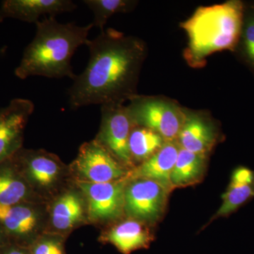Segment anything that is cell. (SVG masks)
Wrapping results in <instances>:
<instances>
[{
  "mask_svg": "<svg viewBox=\"0 0 254 254\" xmlns=\"http://www.w3.org/2000/svg\"><path fill=\"white\" fill-rule=\"evenodd\" d=\"M86 46L89 50L86 67L68 90L71 109L125 104L138 94L137 86L148 50L143 40L108 28L88 40Z\"/></svg>",
  "mask_w": 254,
  "mask_h": 254,
  "instance_id": "6da1fadb",
  "label": "cell"
},
{
  "mask_svg": "<svg viewBox=\"0 0 254 254\" xmlns=\"http://www.w3.org/2000/svg\"><path fill=\"white\" fill-rule=\"evenodd\" d=\"M36 25V36L26 47L15 75L21 79L37 76L74 79L71 58L78 48L86 46L93 23H61L55 16H46Z\"/></svg>",
  "mask_w": 254,
  "mask_h": 254,
  "instance_id": "7a4b0ae2",
  "label": "cell"
},
{
  "mask_svg": "<svg viewBox=\"0 0 254 254\" xmlns=\"http://www.w3.org/2000/svg\"><path fill=\"white\" fill-rule=\"evenodd\" d=\"M245 1L229 0L200 6L180 26L186 33L184 51L187 63L193 68L205 66L207 58L218 52L235 51L240 40Z\"/></svg>",
  "mask_w": 254,
  "mask_h": 254,
  "instance_id": "3957f363",
  "label": "cell"
},
{
  "mask_svg": "<svg viewBox=\"0 0 254 254\" xmlns=\"http://www.w3.org/2000/svg\"><path fill=\"white\" fill-rule=\"evenodd\" d=\"M126 106L133 125L150 128L166 141H177L186 119V108L175 100L138 94Z\"/></svg>",
  "mask_w": 254,
  "mask_h": 254,
  "instance_id": "277c9868",
  "label": "cell"
},
{
  "mask_svg": "<svg viewBox=\"0 0 254 254\" xmlns=\"http://www.w3.org/2000/svg\"><path fill=\"white\" fill-rule=\"evenodd\" d=\"M170 192L153 180L135 179L125 189V210L138 221L154 223L165 213Z\"/></svg>",
  "mask_w": 254,
  "mask_h": 254,
  "instance_id": "5b68a950",
  "label": "cell"
},
{
  "mask_svg": "<svg viewBox=\"0 0 254 254\" xmlns=\"http://www.w3.org/2000/svg\"><path fill=\"white\" fill-rule=\"evenodd\" d=\"M101 127L97 141L117 160L126 165L133 163L128 141L133 124L123 103L101 105Z\"/></svg>",
  "mask_w": 254,
  "mask_h": 254,
  "instance_id": "8992f818",
  "label": "cell"
},
{
  "mask_svg": "<svg viewBox=\"0 0 254 254\" xmlns=\"http://www.w3.org/2000/svg\"><path fill=\"white\" fill-rule=\"evenodd\" d=\"M74 166L85 181L92 183L117 181L125 175L121 164L96 139L82 145Z\"/></svg>",
  "mask_w": 254,
  "mask_h": 254,
  "instance_id": "52a82bcc",
  "label": "cell"
},
{
  "mask_svg": "<svg viewBox=\"0 0 254 254\" xmlns=\"http://www.w3.org/2000/svg\"><path fill=\"white\" fill-rule=\"evenodd\" d=\"M86 195L90 218L94 220H113L120 217L125 210V181L92 183L78 182Z\"/></svg>",
  "mask_w": 254,
  "mask_h": 254,
  "instance_id": "ba28073f",
  "label": "cell"
},
{
  "mask_svg": "<svg viewBox=\"0 0 254 254\" xmlns=\"http://www.w3.org/2000/svg\"><path fill=\"white\" fill-rule=\"evenodd\" d=\"M220 134L209 115L186 108V119L177 141L183 149L208 155L220 139Z\"/></svg>",
  "mask_w": 254,
  "mask_h": 254,
  "instance_id": "9c48e42d",
  "label": "cell"
},
{
  "mask_svg": "<svg viewBox=\"0 0 254 254\" xmlns=\"http://www.w3.org/2000/svg\"><path fill=\"white\" fill-rule=\"evenodd\" d=\"M34 111L31 100L16 98L0 110V161L20 146L23 129Z\"/></svg>",
  "mask_w": 254,
  "mask_h": 254,
  "instance_id": "30bf717a",
  "label": "cell"
},
{
  "mask_svg": "<svg viewBox=\"0 0 254 254\" xmlns=\"http://www.w3.org/2000/svg\"><path fill=\"white\" fill-rule=\"evenodd\" d=\"M76 8L71 0H6L0 6V21L12 18L36 23L46 16L55 17Z\"/></svg>",
  "mask_w": 254,
  "mask_h": 254,
  "instance_id": "8fae6325",
  "label": "cell"
},
{
  "mask_svg": "<svg viewBox=\"0 0 254 254\" xmlns=\"http://www.w3.org/2000/svg\"><path fill=\"white\" fill-rule=\"evenodd\" d=\"M180 149L177 141L165 142L157 153L135 169L133 172V178L153 180L171 191L173 188L170 176Z\"/></svg>",
  "mask_w": 254,
  "mask_h": 254,
  "instance_id": "7c38bea8",
  "label": "cell"
},
{
  "mask_svg": "<svg viewBox=\"0 0 254 254\" xmlns=\"http://www.w3.org/2000/svg\"><path fill=\"white\" fill-rule=\"evenodd\" d=\"M254 198V171L245 166L237 167L232 173L222 203L212 220L228 217Z\"/></svg>",
  "mask_w": 254,
  "mask_h": 254,
  "instance_id": "4fadbf2b",
  "label": "cell"
},
{
  "mask_svg": "<svg viewBox=\"0 0 254 254\" xmlns=\"http://www.w3.org/2000/svg\"><path fill=\"white\" fill-rule=\"evenodd\" d=\"M107 240L121 253L130 254L134 251L147 248L153 237L141 222L127 220L113 227Z\"/></svg>",
  "mask_w": 254,
  "mask_h": 254,
  "instance_id": "5bb4252c",
  "label": "cell"
},
{
  "mask_svg": "<svg viewBox=\"0 0 254 254\" xmlns=\"http://www.w3.org/2000/svg\"><path fill=\"white\" fill-rule=\"evenodd\" d=\"M207 160V155L193 153L180 148L170 176L173 188L186 187L199 182L205 173Z\"/></svg>",
  "mask_w": 254,
  "mask_h": 254,
  "instance_id": "9a60e30c",
  "label": "cell"
},
{
  "mask_svg": "<svg viewBox=\"0 0 254 254\" xmlns=\"http://www.w3.org/2000/svg\"><path fill=\"white\" fill-rule=\"evenodd\" d=\"M165 142L163 137L157 132L145 127L133 125L128 141L132 161L136 160L143 163L157 153Z\"/></svg>",
  "mask_w": 254,
  "mask_h": 254,
  "instance_id": "2e32d148",
  "label": "cell"
},
{
  "mask_svg": "<svg viewBox=\"0 0 254 254\" xmlns=\"http://www.w3.org/2000/svg\"><path fill=\"white\" fill-rule=\"evenodd\" d=\"M83 213V205L80 198L74 193H66L53 207L52 222L58 230H68L81 220Z\"/></svg>",
  "mask_w": 254,
  "mask_h": 254,
  "instance_id": "e0dca14e",
  "label": "cell"
},
{
  "mask_svg": "<svg viewBox=\"0 0 254 254\" xmlns=\"http://www.w3.org/2000/svg\"><path fill=\"white\" fill-rule=\"evenodd\" d=\"M233 53L254 76V1H245L242 32Z\"/></svg>",
  "mask_w": 254,
  "mask_h": 254,
  "instance_id": "ac0fdd59",
  "label": "cell"
},
{
  "mask_svg": "<svg viewBox=\"0 0 254 254\" xmlns=\"http://www.w3.org/2000/svg\"><path fill=\"white\" fill-rule=\"evenodd\" d=\"M0 222L10 232L23 235L33 231L37 225V216L28 207L0 204Z\"/></svg>",
  "mask_w": 254,
  "mask_h": 254,
  "instance_id": "d6986e66",
  "label": "cell"
},
{
  "mask_svg": "<svg viewBox=\"0 0 254 254\" xmlns=\"http://www.w3.org/2000/svg\"><path fill=\"white\" fill-rule=\"evenodd\" d=\"M83 2L93 12V27L99 28L101 31L113 15L130 12L138 4L133 0H84Z\"/></svg>",
  "mask_w": 254,
  "mask_h": 254,
  "instance_id": "ffe728a7",
  "label": "cell"
},
{
  "mask_svg": "<svg viewBox=\"0 0 254 254\" xmlns=\"http://www.w3.org/2000/svg\"><path fill=\"white\" fill-rule=\"evenodd\" d=\"M28 172L32 178L42 186H49L59 175L60 167L56 159L45 153L29 155Z\"/></svg>",
  "mask_w": 254,
  "mask_h": 254,
  "instance_id": "44dd1931",
  "label": "cell"
},
{
  "mask_svg": "<svg viewBox=\"0 0 254 254\" xmlns=\"http://www.w3.org/2000/svg\"><path fill=\"white\" fill-rule=\"evenodd\" d=\"M10 171L0 173V204L13 205L26 196V185Z\"/></svg>",
  "mask_w": 254,
  "mask_h": 254,
  "instance_id": "7402d4cb",
  "label": "cell"
},
{
  "mask_svg": "<svg viewBox=\"0 0 254 254\" xmlns=\"http://www.w3.org/2000/svg\"><path fill=\"white\" fill-rule=\"evenodd\" d=\"M34 254H63V252L59 244L53 241H46L37 246Z\"/></svg>",
  "mask_w": 254,
  "mask_h": 254,
  "instance_id": "603a6c76",
  "label": "cell"
},
{
  "mask_svg": "<svg viewBox=\"0 0 254 254\" xmlns=\"http://www.w3.org/2000/svg\"><path fill=\"white\" fill-rule=\"evenodd\" d=\"M8 254H23L22 252H18V251H13Z\"/></svg>",
  "mask_w": 254,
  "mask_h": 254,
  "instance_id": "cb8c5ba5",
  "label": "cell"
}]
</instances>
